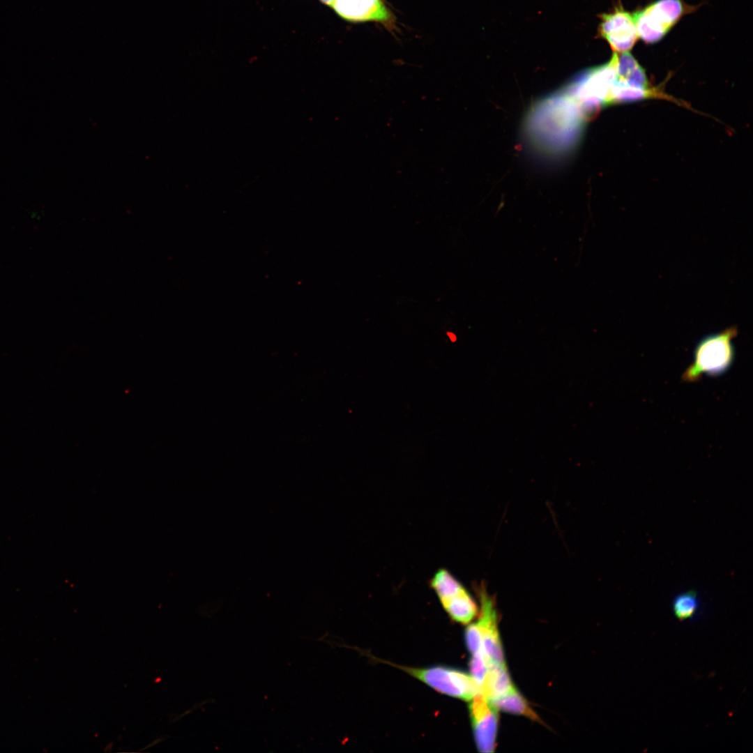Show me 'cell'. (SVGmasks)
Returning a JSON list of instances; mask_svg holds the SVG:
<instances>
[{"label": "cell", "instance_id": "obj_1", "mask_svg": "<svg viewBox=\"0 0 753 753\" xmlns=\"http://www.w3.org/2000/svg\"><path fill=\"white\" fill-rule=\"evenodd\" d=\"M737 334V328L732 326L702 338L694 350L692 363L682 374V380L693 382L703 375L716 376L725 373L733 363V340Z\"/></svg>", "mask_w": 753, "mask_h": 753}, {"label": "cell", "instance_id": "obj_2", "mask_svg": "<svg viewBox=\"0 0 753 753\" xmlns=\"http://www.w3.org/2000/svg\"><path fill=\"white\" fill-rule=\"evenodd\" d=\"M690 10L683 0L653 1L632 14L638 38L648 44L660 41Z\"/></svg>", "mask_w": 753, "mask_h": 753}, {"label": "cell", "instance_id": "obj_3", "mask_svg": "<svg viewBox=\"0 0 753 753\" xmlns=\"http://www.w3.org/2000/svg\"><path fill=\"white\" fill-rule=\"evenodd\" d=\"M406 669L436 691L453 697L470 701L481 693L471 676L459 670L444 667Z\"/></svg>", "mask_w": 753, "mask_h": 753}, {"label": "cell", "instance_id": "obj_4", "mask_svg": "<svg viewBox=\"0 0 753 753\" xmlns=\"http://www.w3.org/2000/svg\"><path fill=\"white\" fill-rule=\"evenodd\" d=\"M600 18L598 35L609 43L614 53L629 52L638 38L632 14L618 4Z\"/></svg>", "mask_w": 753, "mask_h": 753}, {"label": "cell", "instance_id": "obj_5", "mask_svg": "<svg viewBox=\"0 0 753 753\" xmlns=\"http://www.w3.org/2000/svg\"><path fill=\"white\" fill-rule=\"evenodd\" d=\"M470 701L469 713L477 747L482 753L493 752L498 728L497 710L482 693L477 694Z\"/></svg>", "mask_w": 753, "mask_h": 753}, {"label": "cell", "instance_id": "obj_6", "mask_svg": "<svg viewBox=\"0 0 753 753\" xmlns=\"http://www.w3.org/2000/svg\"><path fill=\"white\" fill-rule=\"evenodd\" d=\"M480 614L477 622L482 632V652L487 665L505 664L502 645L497 629L496 611L491 597L484 590L479 591Z\"/></svg>", "mask_w": 753, "mask_h": 753}, {"label": "cell", "instance_id": "obj_7", "mask_svg": "<svg viewBox=\"0 0 753 753\" xmlns=\"http://www.w3.org/2000/svg\"><path fill=\"white\" fill-rule=\"evenodd\" d=\"M331 6L341 17L350 22H384L390 18L381 0H334Z\"/></svg>", "mask_w": 753, "mask_h": 753}, {"label": "cell", "instance_id": "obj_8", "mask_svg": "<svg viewBox=\"0 0 753 753\" xmlns=\"http://www.w3.org/2000/svg\"><path fill=\"white\" fill-rule=\"evenodd\" d=\"M649 98L666 99L681 105L678 100L669 96L659 88L649 87V86L646 87L632 86L620 81L617 78L610 91L607 105L638 101Z\"/></svg>", "mask_w": 753, "mask_h": 753}, {"label": "cell", "instance_id": "obj_9", "mask_svg": "<svg viewBox=\"0 0 753 753\" xmlns=\"http://www.w3.org/2000/svg\"><path fill=\"white\" fill-rule=\"evenodd\" d=\"M440 602L452 619L463 624L470 623L478 613L476 604L465 588Z\"/></svg>", "mask_w": 753, "mask_h": 753}, {"label": "cell", "instance_id": "obj_10", "mask_svg": "<svg viewBox=\"0 0 753 753\" xmlns=\"http://www.w3.org/2000/svg\"><path fill=\"white\" fill-rule=\"evenodd\" d=\"M514 687L506 665H487V674L481 693L490 700L505 694Z\"/></svg>", "mask_w": 753, "mask_h": 753}, {"label": "cell", "instance_id": "obj_11", "mask_svg": "<svg viewBox=\"0 0 753 753\" xmlns=\"http://www.w3.org/2000/svg\"><path fill=\"white\" fill-rule=\"evenodd\" d=\"M497 710H501L512 714L521 715L533 720L540 719L529 706L523 696L514 687L509 692L499 697L487 700Z\"/></svg>", "mask_w": 753, "mask_h": 753}, {"label": "cell", "instance_id": "obj_12", "mask_svg": "<svg viewBox=\"0 0 753 753\" xmlns=\"http://www.w3.org/2000/svg\"><path fill=\"white\" fill-rule=\"evenodd\" d=\"M699 607L698 595L692 590L678 594L672 603L674 615L681 621L692 618L697 613Z\"/></svg>", "mask_w": 753, "mask_h": 753}, {"label": "cell", "instance_id": "obj_13", "mask_svg": "<svg viewBox=\"0 0 753 753\" xmlns=\"http://www.w3.org/2000/svg\"><path fill=\"white\" fill-rule=\"evenodd\" d=\"M472 655L470 660L471 675L482 692L487 674V663L482 651Z\"/></svg>", "mask_w": 753, "mask_h": 753}, {"label": "cell", "instance_id": "obj_14", "mask_svg": "<svg viewBox=\"0 0 753 753\" xmlns=\"http://www.w3.org/2000/svg\"><path fill=\"white\" fill-rule=\"evenodd\" d=\"M465 641L472 653L482 651V632L478 623L469 625L465 632Z\"/></svg>", "mask_w": 753, "mask_h": 753}, {"label": "cell", "instance_id": "obj_15", "mask_svg": "<svg viewBox=\"0 0 753 753\" xmlns=\"http://www.w3.org/2000/svg\"><path fill=\"white\" fill-rule=\"evenodd\" d=\"M447 335L451 342H455L456 341L457 337L453 333L447 332Z\"/></svg>", "mask_w": 753, "mask_h": 753}, {"label": "cell", "instance_id": "obj_16", "mask_svg": "<svg viewBox=\"0 0 753 753\" xmlns=\"http://www.w3.org/2000/svg\"><path fill=\"white\" fill-rule=\"evenodd\" d=\"M320 1H322L323 3H324L325 4H326L328 6H332V4H333V3L334 1V0H320Z\"/></svg>", "mask_w": 753, "mask_h": 753}]
</instances>
